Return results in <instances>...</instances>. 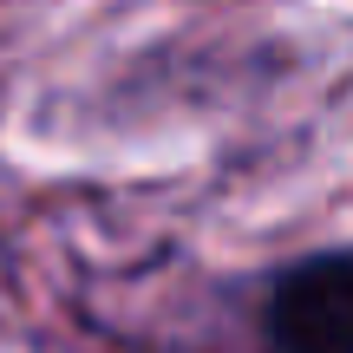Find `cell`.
<instances>
[{
	"mask_svg": "<svg viewBox=\"0 0 353 353\" xmlns=\"http://www.w3.org/2000/svg\"><path fill=\"white\" fill-rule=\"evenodd\" d=\"M268 353H353V262L307 255L268 294Z\"/></svg>",
	"mask_w": 353,
	"mask_h": 353,
	"instance_id": "obj_1",
	"label": "cell"
}]
</instances>
